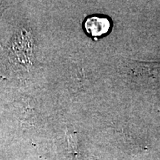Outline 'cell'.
I'll list each match as a JSON object with an SVG mask.
<instances>
[{"label": "cell", "instance_id": "6da1fadb", "mask_svg": "<svg viewBox=\"0 0 160 160\" xmlns=\"http://www.w3.org/2000/svg\"><path fill=\"white\" fill-rule=\"evenodd\" d=\"M84 28L86 33L92 37H104L111 31V20L102 15L91 16L85 19Z\"/></svg>", "mask_w": 160, "mask_h": 160}, {"label": "cell", "instance_id": "7a4b0ae2", "mask_svg": "<svg viewBox=\"0 0 160 160\" xmlns=\"http://www.w3.org/2000/svg\"><path fill=\"white\" fill-rule=\"evenodd\" d=\"M68 140L69 145H71L72 151L73 153H77V139L74 138L73 136H68Z\"/></svg>", "mask_w": 160, "mask_h": 160}]
</instances>
